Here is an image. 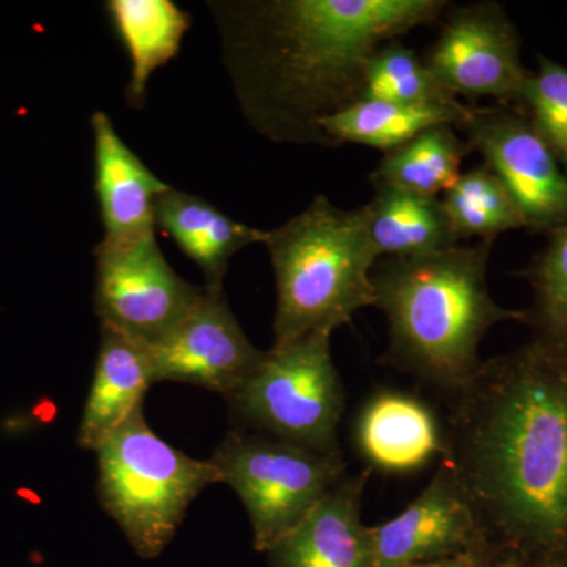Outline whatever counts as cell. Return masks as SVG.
Returning a JSON list of instances; mask_svg holds the SVG:
<instances>
[{
  "mask_svg": "<svg viewBox=\"0 0 567 567\" xmlns=\"http://www.w3.org/2000/svg\"><path fill=\"white\" fill-rule=\"evenodd\" d=\"M450 401L446 456L496 543L567 559V346L483 361Z\"/></svg>",
  "mask_w": 567,
  "mask_h": 567,
  "instance_id": "1",
  "label": "cell"
},
{
  "mask_svg": "<svg viewBox=\"0 0 567 567\" xmlns=\"http://www.w3.org/2000/svg\"><path fill=\"white\" fill-rule=\"evenodd\" d=\"M443 0L246 2L227 28L249 121L271 140L328 145L319 122L358 102L382 44L432 24Z\"/></svg>",
  "mask_w": 567,
  "mask_h": 567,
  "instance_id": "2",
  "label": "cell"
},
{
  "mask_svg": "<svg viewBox=\"0 0 567 567\" xmlns=\"http://www.w3.org/2000/svg\"><path fill=\"white\" fill-rule=\"evenodd\" d=\"M492 245L388 257L372 270L374 306L390 328L388 363L447 399L480 371V346L495 324L527 323L525 309L503 308L488 292Z\"/></svg>",
  "mask_w": 567,
  "mask_h": 567,
  "instance_id": "3",
  "label": "cell"
},
{
  "mask_svg": "<svg viewBox=\"0 0 567 567\" xmlns=\"http://www.w3.org/2000/svg\"><path fill=\"white\" fill-rule=\"evenodd\" d=\"M276 281L274 347L331 333L374 306L379 262L363 207L342 210L317 196L278 229L265 230Z\"/></svg>",
  "mask_w": 567,
  "mask_h": 567,
  "instance_id": "4",
  "label": "cell"
},
{
  "mask_svg": "<svg viewBox=\"0 0 567 567\" xmlns=\"http://www.w3.org/2000/svg\"><path fill=\"white\" fill-rule=\"evenodd\" d=\"M96 453L100 505L142 558L163 554L194 499L219 484L210 461L164 442L136 410Z\"/></svg>",
  "mask_w": 567,
  "mask_h": 567,
  "instance_id": "5",
  "label": "cell"
},
{
  "mask_svg": "<svg viewBox=\"0 0 567 567\" xmlns=\"http://www.w3.org/2000/svg\"><path fill=\"white\" fill-rule=\"evenodd\" d=\"M224 399L237 429L315 453L341 451L346 391L331 354V333L265 350L256 369Z\"/></svg>",
  "mask_w": 567,
  "mask_h": 567,
  "instance_id": "6",
  "label": "cell"
},
{
  "mask_svg": "<svg viewBox=\"0 0 567 567\" xmlns=\"http://www.w3.org/2000/svg\"><path fill=\"white\" fill-rule=\"evenodd\" d=\"M244 503L257 551L271 547L347 475L342 451L320 454L234 427L208 458Z\"/></svg>",
  "mask_w": 567,
  "mask_h": 567,
  "instance_id": "7",
  "label": "cell"
},
{
  "mask_svg": "<svg viewBox=\"0 0 567 567\" xmlns=\"http://www.w3.org/2000/svg\"><path fill=\"white\" fill-rule=\"evenodd\" d=\"M95 259L100 324L144 346L169 333L205 292V287L193 286L175 274L155 235L121 244L102 240Z\"/></svg>",
  "mask_w": 567,
  "mask_h": 567,
  "instance_id": "8",
  "label": "cell"
},
{
  "mask_svg": "<svg viewBox=\"0 0 567 567\" xmlns=\"http://www.w3.org/2000/svg\"><path fill=\"white\" fill-rule=\"evenodd\" d=\"M520 37L496 2L451 9L424 61L454 96L494 99L520 110L532 71L520 58Z\"/></svg>",
  "mask_w": 567,
  "mask_h": 567,
  "instance_id": "9",
  "label": "cell"
},
{
  "mask_svg": "<svg viewBox=\"0 0 567 567\" xmlns=\"http://www.w3.org/2000/svg\"><path fill=\"white\" fill-rule=\"evenodd\" d=\"M484 156L524 216L525 229L550 234L567 226V173L516 107H472L457 126Z\"/></svg>",
  "mask_w": 567,
  "mask_h": 567,
  "instance_id": "10",
  "label": "cell"
},
{
  "mask_svg": "<svg viewBox=\"0 0 567 567\" xmlns=\"http://www.w3.org/2000/svg\"><path fill=\"white\" fill-rule=\"evenodd\" d=\"M147 349L153 383L181 382L226 398L264 358L246 338L223 290L205 287L200 300Z\"/></svg>",
  "mask_w": 567,
  "mask_h": 567,
  "instance_id": "11",
  "label": "cell"
},
{
  "mask_svg": "<svg viewBox=\"0 0 567 567\" xmlns=\"http://www.w3.org/2000/svg\"><path fill=\"white\" fill-rule=\"evenodd\" d=\"M369 539L374 567L420 565L496 543L443 462L427 487L398 517L369 527Z\"/></svg>",
  "mask_w": 567,
  "mask_h": 567,
  "instance_id": "12",
  "label": "cell"
},
{
  "mask_svg": "<svg viewBox=\"0 0 567 567\" xmlns=\"http://www.w3.org/2000/svg\"><path fill=\"white\" fill-rule=\"evenodd\" d=\"M372 470L346 475L270 550L271 567H374L361 507Z\"/></svg>",
  "mask_w": 567,
  "mask_h": 567,
  "instance_id": "13",
  "label": "cell"
},
{
  "mask_svg": "<svg viewBox=\"0 0 567 567\" xmlns=\"http://www.w3.org/2000/svg\"><path fill=\"white\" fill-rule=\"evenodd\" d=\"M91 125L103 240L121 244L155 235L156 200L171 186L125 144L106 112L96 111Z\"/></svg>",
  "mask_w": 567,
  "mask_h": 567,
  "instance_id": "14",
  "label": "cell"
},
{
  "mask_svg": "<svg viewBox=\"0 0 567 567\" xmlns=\"http://www.w3.org/2000/svg\"><path fill=\"white\" fill-rule=\"evenodd\" d=\"M354 443L371 470L406 475L446 456V432L417 395L383 390L369 398L354 424Z\"/></svg>",
  "mask_w": 567,
  "mask_h": 567,
  "instance_id": "15",
  "label": "cell"
},
{
  "mask_svg": "<svg viewBox=\"0 0 567 567\" xmlns=\"http://www.w3.org/2000/svg\"><path fill=\"white\" fill-rule=\"evenodd\" d=\"M153 385L147 349L114 330L100 324V349L91 391L85 401L76 443L95 453L136 410Z\"/></svg>",
  "mask_w": 567,
  "mask_h": 567,
  "instance_id": "16",
  "label": "cell"
},
{
  "mask_svg": "<svg viewBox=\"0 0 567 567\" xmlns=\"http://www.w3.org/2000/svg\"><path fill=\"white\" fill-rule=\"evenodd\" d=\"M156 227L173 238L204 274L207 289L223 290L229 260L246 246L264 244L265 230L246 226L218 207L171 186L156 200Z\"/></svg>",
  "mask_w": 567,
  "mask_h": 567,
  "instance_id": "17",
  "label": "cell"
},
{
  "mask_svg": "<svg viewBox=\"0 0 567 567\" xmlns=\"http://www.w3.org/2000/svg\"><path fill=\"white\" fill-rule=\"evenodd\" d=\"M374 197L363 207L365 227L380 259L424 256L458 245L439 197L421 196L372 183Z\"/></svg>",
  "mask_w": 567,
  "mask_h": 567,
  "instance_id": "18",
  "label": "cell"
},
{
  "mask_svg": "<svg viewBox=\"0 0 567 567\" xmlns=\"http://www.w3.org/2000/svg\"><path fill=\"white\" fill-rule=\"evenodd\" d=\"M470 106L453 103L399 104L358 100L319 122L328 145L357 144L393 152L417 134L439 125L458 126Z\"/></svg>",
  "mask_w": 567,
  "mask_h": 567,
  "instance_id": "19",
  "label": "cell"
},
{
  "mask_svg": "<svg viewBox=\"0 0 567 567\" xmlns=\"http://www.w3.org/2000/svg\"><path fill=\"white\" fill-rule=\"evenodd\" d=\"M106 11L132 61L126 102L140 110L152 74L178 54L192 18L171 0H110Z\"/></svg>",
  "mask_w": 567,
  "mask_h": 567,
  "instance_id": "20",
  "label": "cell"
},
{
  "mask_svg": "<svg viewBox=\"0 0 567 567\" xmlns=\"http://www.w3.org/2000/svg\"><path fill=\"white\" fill-rule=\"evenodd\" d=\"M470 152L468 142L458 136L453 125L434 126L385 153L371 182L439 197L461 177L462 162Z\"/></svg>",
  "mask_w": 567,
  "mask_h": 567,
  "instance_id": "21",
  "label": "cell"
},
{
  "mask_svg": "<svg viewBox=\"0 0 567 567\" xmlns=\"http://www.w3.org/2000/svg\"><path fill=\"white\" fill-rule=\"evenodd\" d=\"M442 204L458 241L476 238L494 244L498 235L525 227L516 200L486 164L461 174L443 194Z\"/></svg>",
  "mask_w": 567,
  "mask_h": 567,
  "instance_id": "22",
  "label": "cell"
},
{
  "mask_svg": "<svg viewBox=\"0 0 567 567\" xmlns=\"http://www.w3.org/2000/svg\"><path fill=\"white\" fill-rule=\"evenodd\" d=\"M360 100L399 104L457 102L446 91L423 58L401 40L382 44L365 66Z\"/></svg>",
  "mask_w": 567,
  "mask_h": 567,
  "instance_id": "23",
  "label": "cell"
},
{
  "mask_svg": "<svg viewBox=\"0 0 567 567\" xmlns=\"http://www.w3.org/2000/svg\"><path fill=\"white\" fill-rule=\"evenodd\" d=\"M548 241L528 270L533 306L527 323L535 338L555 346H567V226L547 234Z\"/></svg>",
  "mask_w": 567,
  "mask_h": 567,
  "instance_id": "24",
  "label": "cell"
},
{
  "mask_svg": "<svg viewBox=\"0 0 567 567\" xmlns=\"http://www.w3.org/2000/svg\"><path fill=\"white\" fill-rule=\"evenodd\" d=\"M567 173V66L539 55L520 110Z\"/></svg>",
  "mask_w": 567,
  "mask_h": 567,
  "instance_id": "25",
  "label": "cell"
},
{
  "mask_svg": "<svg viewBox=\"0 0 567 567\" xmlns=\"http://www.w3.org/2000/svg\"><path fill=\"white\" fill-rule=\"evenodd\" d=\"M527 563L528 559L520 551L499 543H492L457 557L406 567H525Z\"/></svg>",
  "mask_w": 567,
  "mask_h": 567,
  "instance_id": "26",
  "label": "cell"
},
{
  "mask_svg": "<svg viewBox=\"0 0 567 567\" xmlns=\"http://www.w3.org/2000/svg\"><path fill=\"white\" fill-rule=\"evenodd\" d=\"M525 567H567V559L536 558L529 559Z\"/></svg>",
  "mask_w": 567,
  "mask_h": 567,
  "instance_id": "27",
  "label": "cell"
}]
</instances>
